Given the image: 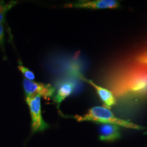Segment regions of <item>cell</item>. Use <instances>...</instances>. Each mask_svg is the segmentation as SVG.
I'll use <instances>...</instances> for the list:
<instances>
[{
    "mask_svg": "<svg viewBox=\"0 0 147 147\" xmlns=\"http://www.w3.org/2000/svg\"><path fill=\"white\" fill-rule=\"evenodd\" d=\"M107 85L116 100L136 104L147 99V66L136 62L119 69L110 77Z\"/></svg>",
    "mask_w": 147,
    "mask_h": 147,
    "instance_id": "1",
    "label": "cell"
},
{
    "mask_svg": "<svg viewBox=\"0 0 147 147\" xmlns=\"http://www.w3.org/2000/svg\"><path fill=\"white\" fill-rule=\"evenodd\" d=\"M74 118L78 122L80 121H93L103 124H113L117 126L132 129H142V127L134 124L128 121L123 120L115 117L109 108L104 106H95L88 110L87 113L83 116H75Z\"/></svg>",
    "mask_w": 147,
    "mask_h": 147,
    "instance_id": "2",
    "label": "cell"
},
{
    "mask_svg": "<svg viewBox=\"0 0 147 147\" xmlns=\"http://www.w3.org/2000/svg\"><path fill=\"white\" fill-rule=\"evenodd\" d=\"M26 103L28 105L32 117V133L43 131L49 127L42 116L41 97L40 95L26 96Z\"/></svg>",
    "mask_w": 147,
    "mask_h": 147,
    "instance_id": "3",
    "label": "cell"
},
{
    "mask_svg": "<svg viewBox=\"0 0 147 147\" xmlns=\"http://www.w3.org/2000/svg\"><path fill=\"white\" fill-rule=\"evenodd\" d=\"M23 88L26 96L29 95H40L45 100H49L55 93V89L49 84L41 83L29 80H23Z\"/></svg>",
    "mask_w": 147,
    "mask_h": 147,
    "instance_id": "4",
    "label": "cell"
},
{
    "mask_svg": "<svg viewBox=\"0 0 147 147\" xmlns=\"http://www.w3.org/2000/svg\"><path fill=\"white\" fill-rule=\"evenodd\" d=\"M119 1L116 0H95V1H82L78 3L65 5L66 7H74L87 9H115L118 8Z\"/></svg>",
    "mask_w": 147,
    "mask_h": 147,
    "instance_id": "5",
    "label": "cell"
},
{
    "mask_svg": "<svg viewBox=\"0 0 147 147\" xmlns=\"http://www.w3.org/2000/svg\"><path fill=\"white\" fill-rule=\"evenodd\" d=\"M78 76L82 80L88 82L89 84H91L92 87H94V89H95V91H96L97 95H99L101 100H102L103 103L105 104V107L110 108L113 106L115 105L116 103H117V100H116V98L115 96H114L113 93H112L109 89L101 87V86L98 85V84H95V82L92 81V80L84 78V77L82 76V75L78 74Z\"/></svg>",
    "mask_w": 147,
    "mask_h": 147,
    "instance_id": "6",
    "label": "cell"
},
{
    "mask_svg": "<svg viewBox=\"0 0 147 147\" xmlns=\"http://www.w3.org/2000/svg\"><path fill=\"white\" fill-rule=\"evenodd\" d=\"M100 140L113 142L121 137L119 126L113 124H102L100 127Z\"/></svg>",
    "mask_w": 147,
    "mask_h": 147,
    "instance_id": "7",
    "label": "cell"
},
{
    "mask_svg": "<svg viewBox=\"0 0 147 147\" xmlns=\"http://www.w3.org/2000/svg\"><path fill=\"white\" fill-rule=\"evenodd\" d=\"M74 89V84L71 82H65L61 84L54 97V102L58 108L59 107L61 102L72 93Z\"/></svg>",
    "mask_w": 147,
    "mask_h": 147,
    "instance_id": "8",
    "label": "cell"
},
{
    "mask_svg": "<svg viewBox=\"0 0 147 147\" xmlns=\"http://www.w3.org/2000/svg\"><path fill=\"white\" fill-rule=\"evenodd\" d=\"M19 65L18 66V68L20 71L23 73L24 76L25 77V79L29 80H34L35 79V75L33 71H32L30 69H29L27 67L23 66L21 63V62H19Z\"/></svg>",
    "mask_w": 147,
    "mask_h": 147,
    "instance_id": "9",
    "label": "cell"
},
{
    "mask_svg": "<svg viewBox=\"0 0 147 147\" xmlns=\"http://www.w3.org/2000/svg\"><path fill=\"white\" fill-rule=\"evenodd\" d=\"M16 3V1H10V2L5 3L3 1H0V13L5 12L10 10L12 7Z\"/></svg>",
    "mask_w": 147,
    "mask_h": 147,
    "instance_id": "10",
    "label": "cell"
},
{
    "mask_svg": "<svg viewBox=\"0 0 147 147\" xmlns=\"http://www.w3.org/2000/svg\"><path fill=\"white\" fill-rule=\"evenodd\" d=\"M144 61H147V50L145 51L142 54L138 55L136 59V62L137 63H140V62Z\"/></svg>",
    "mask_w": 147,
    "mask_h": 147,
    "instance_id": "11",
    "label": "cell"
},
{
    "mask_svg": "<svg viewBox=\"0 0 147 147\" xmlns=\"http://www.w3.org/2000/svg\"><path fill=\"white\" fill-rule=\"evenodd\" d=\"M3 42H4V30H3V26L0 25V46L3 47Z\"/></svg>",
    "mask_w": 147,
    "mask_h": 147,
    "instance_id": "12",
    "label": "cell"
},
{
    "mask_svg": "<svg viewBox=\"0 0 147 147\" xmlns=\"http://www.w3.org/2000/svg\"><path fill=\"white\" fill-rule=\"evenodd\" d=\"M5 16V12H3V13H0V25H1L3 22H4Z\"/></svg>",
    "mask_w": 147,
    "mask_h": 147,
    "instance_id": "13",
    "label": "cell"
},
{
    "mask_svg": "<svg viewBox=\"0 0 147 147\" xmlns=\"http://www.w3.org/2000/svg\"><path fill=\"white\" fill-rule=\"evenodd\" d=\"M139 63H142V64H144V65H146V66H147V61H144L140 62Z\"/></svg>",
    "mask_w": 147,
    "mask_h": 147,
    "instance_id": "14",
    "label": "cell"
}]
</instances>
